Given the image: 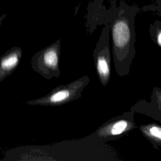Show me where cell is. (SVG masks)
Segmentation results:
<instances>
[{
	"instance_id": "7a4b0ae2",
	"label": "cell",
	"mask_w": 161,
	"mask_h": 161,
	"mask_svg": "<svg viewBox=\"0 0 161 161\" xmlns=\"http://www.w3.org/2000/svg\"><path fill=\"white\" fill-rule=\"evenodd\" d=\"M90 79L87 75L82 76L66 85H60L52 89L48 94L39 98L28 101L26 103L35 106H59L80 97L89 83Z\"/></svg>"
},
{
	"instance_id": "3957f363",
	"label": "cell",
	"mask_w": 161,
	"mask_h": 161,
	"mask_svg": "<svg viewBox=\"0 0 161 161\" xmlns=\"http://www.w3.org/2000/svg\"><path fill=\"white\" fill-rule=\"evenodd\" d=\"M60 40H57L36 52L31 59L32 69L48 80L58 77L60 74Z\"/></svg>"
},
{
	"instance_id": "5b68a950",
	"label": "cell",
	"mask_w": 161,
	"mask_h": 161,
	"mask_svg": "<svg viewBox=\"0 0 161 161\" xmlns=\"http://www.w3.org/2000/svg\"><path fill=\"white\" fill-rule=\"evenodd\" d=\"M109 33V26L106 25L102 29L92 53L96 72L99 81L103 86H106L108 84L111 76V55Z\"/></svg>"
},
{
	"instance_id": "9c48e42d",
	"label": "cell",
	"mask_w": 161,
	"mask_h": 161,
	"mask_svg": "<svg viewBox=\"0 0 161 161\" xmlns=\"http://www.w3.org/2000/svg\"><path fill=\"white\" fill-rule=\"evenodd\" d=\"M149 32L152 41L161 47V21L156 20L150 24Z\"/></svg>"
},
{
	"instance_id": "52a82bcc",
	"label": "cell",
	"mask_w": 161,
	"mask_h": 161,
	"mask_svg": "<svg viewBox=\"0 0 161 161\" xmlns=\"http://www.w3.org/2000/svg\"><path fill=\"white\" fill-rule=\"evenodd\" d=\"M23 51L19 47H13L0 56V82L10 75L18 67Z\"/></svg>"
},
{
	"instance_id": "8992f818",
	"label": "cell",
	"mask_w": 161,
	"mask_h": 161,
	"mask_svg": "<svg viewBox=\"0 0 161 161\" xmlns=\"http://www.w3.org/2000/svg\"><path fill=\"white\" fill-rule=\"evenodd\" d=\"M150 101L140 100L130 110L148 116L161 123V89L155 87L150 96Z\"/></svg>"
},
{
	"instance_id": "30bf717a",
	"label": "cell",
	"mask_w": 161,
	"mask_h": 161,
	"mask_svg": "<svg viewBox=\"0 0 161 161\" xmlns=\"http://www.w3.org/2000/svg\"><path fill=\"white\" fill-rule=\"evenodd\" d=\"M6 17V14H2L1 16H0V27H1V24H2V22H3V21L5 19V18Z\"/></svg>"
},
{
	"instance_id": "6da1fadb",
	"label": "cell",
	"mask_w": 161,
	"mask_h": 161,
	"mask_svg": "<svg viewBox=\"0 0 161 161\" xmlns=\"http://www.w3.org/2000/svg\"><path fill=\"white\" fill-rule=\"evenodd\" d=\"M136 11L121 8L109 26L114 68L120 77L128 75L135 56V16Z\"/></svg>"
},
{
	"instance_id": "ba28073f",
	"label": "cell",
	"mask_w": 161,
	"mask_h": 161,
	"mask_svg": "<svg viewBox=\"0 0 161 161\" xmlns=\"http://www.w3.org/2000/svg\"><path fill=\"white\" fill-rule=\"evenodd\" d=\"M142 135L157 149L161 147V126L155 123L142 125L138 127Z\"/></svg>"
},
{
	"instance_id": "277c9868",
	"label": "cell",
	"mask_w": 161,
	"mask_h": 161,
	"mask_svg": "<svg viewBox=\"0 0 161 161\" xmlns=\"http://www.w3.org/2000/svg\"><path fill=\"white\" fill-rule=\"evenodd\" d=\"M137 127L134 112L130 110L113 118L100 126L89 137L98 142L113 141Z\"/></svg>"
}]
</instances>
